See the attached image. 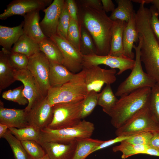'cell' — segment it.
Listing matches in <instances>:
<instances>
[{
	"instance_id": "1",
	"label": "cell",
	"mask_w": 159,
	"mask_h": 159,
	"mask_svg": "<svg viewBox=\"0 0 159 159\" xmlns=\"http://www.w3.org/2000/svg\"><path fill=\"white\" fill-rule=\"evenodd\" d=\"M76 2L79 24L85 28L91 35L96 48L97 55H108L110 49L114 21L103 10L85 6Z\"/></svg>"
},
{
	"instance_id": "2",
	"label": "cell",
	"mask_w": 159,
	"mask_h": 159,
	"mask_svg": "<svg viewBox=\"0 0 159 159\" xmlns=\"http://www.w3.org/2000/svg\"><path fill=\"white\" fill-rule=\"evenodd\" d=\"M151 88L146 87L120 97L109 115L111 123L116 129L122 126L135 115L149 106Z\"/></svg>"
},
{
	"instance_id": "3",
	"label": "cell",
	"mask_w": 159,
	"mask_h": 159,
	"mask_svg": "<svg viewBox=\"0 0 159 159\" xmlns=\"http://www.w3.org/2000/svg\"><path fill=\"white\" fill-rule=\"evenodd\" d=\"M136 29L140 44L141 61L146 72L159 85V43L149 21L140 23Z\"/></svg>"
},
{
	"instance_id": "4",
	"label": "cell",
	"mask_w": 159,
	"mask_h": 159,
	"mask_svg": "<svg viewBox=\"0 0 159 159\" xmlns=\"http://www.w3.org/2000/svg\"><path fill=\"white\" fill-rule=\"evenodd\" d=\"M88 94L85 72L82 69L69 81L62 86L50 88L47 94L48 101L52 106L55 104L84 100Z\"/></svg>"
},
{
	"instance_id": "5",
	"label": "cell",
	"mask_w": 159,
	"mask_h": 159,
	"mask_svg": "<svg viewBox=\"0 0 159 159\" xmlns=\"http://www.w3.org/2000/svg\"><path fill=\"white\" fill-rule=\"evenodd\" d=\"M95 130L94 124L85 120L74 126L59 129L48 127L41 130L40 143L54 142L68 143L81 138H90Z\"/></svg>"
},
{
	"instance_id": "6",
	"label": "cell",
	"mask_w": 159,
	"mask_h": 159,
	"mask_svg": "<svg viewBox=\"0 0 159 159\" xmlns=\"http://www.w3.org/2000/svg\"><path fill=\"white\" fill-rule=\"evenodd\" d=\"M135 52L134 66L129 76L117 88L115 95L122 97L127 95L138 89L146 87L152 88L156 84L155 80L143 69L140 59V44H134Z\"/></svg>"
},
{
	"instance_id": "7",
	"label": "cell",
	"mask_w": 159,
	"mask_h": 159,
	"mask_svg": "<svg viewBox=\"0 0 159 159\" xmlns=\"http://www.w3.org/2000/svg\"><path fill=\"white\" fill-rule=\"evenodd\" d=\"M84 100L55 105L53 107V116L48 127L59 129L72 127L82 121L81 112Z\"/></svg>"
},
{
	"instance_id": "8",
	"label": "cell",
	"mask_w": 159,
	"mask_h": 159,
	"mask_svg": "<svg viewBox=\"0 0 159 159\" xmlns=\"http://www.w3.org/2000/svg\"><path fill=\"white\" fill-rule=\"evenodd\" d=\"M159 130V124L149 106L140 110L122 126L117 129L115 134L117 136H131Z\"/></svg>"
},
{
	"instance_id": "9",
	"label": "cell",
	"mask_w": 159,
	"mask_h": 159,
	"mask_svg": "<svg viewBox=\"0 0 159 159\" xmlns=\"http://www.w3.org/2000/svg\"><path fill=\"white\" fill-rule=\"evenodd\" d=\"M57 45L62 54L63 65L72 73L77 74L82 70L83 67V55L68 41L57 35L49 37Z\"/></svg>"
},
{
	"instance_id": "10",
	"label": "cell",
	"mask_w": 159,
	"mask_h": 159,
	"mask_svg": "<svg viewBox=\"0 0 159 159\" xmlns=\"http://www.w3.org/2000/svg\"><path fill=\"white\" fill-rule=\"evenodd\" d=\"M82 69L88 93L92 91L98 93L105 84L111 85L116 80L114 69H105L96 66L84 67Z\"/></svg>"
},
{
	"instance_id": "11",
	"label": "cell",
	"mask_w": 159,
	"mask_h": 159,
	"mask_svg": "<svg viewBox=\"0 0 159 159\" xmlns=\"http://www.w3.org/2000/svg\"><path fill=\"white\" fill-rule=\"evenodd\" d=\"M26 112L29 125L40 131L48 127L53 118V107L49 103L47 96L35 102Z\"/></svg>"
},
{
	"instance_id": "12",
	"label": "cell",
	"mask_w": 159,
	"mask_h": 159,
	"mask_svg": "<svg viewBox=\"0 0 159 159\" xmlns=\"http://www.w3.org/2000/svg\"><path fill=\"white\" fill-rule=\"evenodd\" d=\"M50 67L49 61L41 51L29 58L27 69L34 76L45 96L50 88L49 82Z\"/></svg>"
},
{
	"instance_id": "13",
	"label": "cell",
	"mask_w": 159,
	"mask_h": 159,
	"mask_svg": "<svg viewBox=\"0 0 159 159\" xmlns=\"http://www.w3.org/2000/svg\"><path fill=\"white\" fill-rule=\"evenodd\" d=\"M83 67L104 64L108 66L111 69H118L119 71L117 74L118 75L126 70H132L135 62V60L125 56L116 57L95 54L83 55Z\"/></svg>"
},
{
	"instance_id": "14",
	"label": "cell",
	"mask_w": 159,
	"mask_h": 159,
	"mask_svg": "<svg viewBox=\"0 0 159 159\" xmlns=\"http://www.w3.org/2000/svg\"><path fill=\"white\" fill-rule=\"evenodd\" d=\"M15 78L16 81L21 82L24 85L23 94L29 102L24 109L26 111L35 102L45 97L34 76L28 69L16 70Z\"/></svg>"
},
{
	"instance_id": "15",
	"label": "cell",
	"mask_w": 159,
	"mask_h": 159,
	"mask_svg": "<svg viewBox=\"0 0 159 159\" xmlns=\"http://www.w3.org/2000/svg\"><path fill=\"white\" fill-rule=\"evenodd\" d=\"M52 0H14L6 6V8L0 14V19L5 20L14 15L24 16L35 11L43 10L52 2Z\"/></svg>"
},
{
	"instance_id": "16",
	"label": "cell",
	"mask_w": 159,
	"mask_h": 159,
	"mask_svg": "<svg viewBox=\"0 0 159 159\" xmlns=\"http://www.w3.org/2000/svg\"><path fill=\"white\" fill-rule=\"evenodd\" d=\"M64 0H54L43 10L45 15L40 22L41 29L47 37L56 34L59 19L64 4Z\"/></svg>"
},
{
	"instance_id": "17",
	"label": "cell",
	"mask_w": 159,
	"mask_h": 159,
	"mask_svg": "<svg viewBox=\"0 0 159 159\" xmlns=\"http://www.w3.org/2000/svg\"><path fill=\"white\" fill-rule=\"evenodd\" d=\"M0 123L9 127L20 128L29 125L26 113L24 109H19L5 108L0 101Z\"/></svg>"
},
{
	"instance_id": "18",
	"label": "cell",
	"mask_w": 159,
	"mask_h": 159,
	"mask_svg": "<svg viewBox=\"0 0 159 159\" xmlns=\"http://www.w3.org/2000/svg\"><path fill=\"white\" fill-rule=\"evenodd\" d=\"M50 159H72L75 152L76 140L68 143L46 142L40 144Z\"/></svg>"
},
{
	"instance_id": "19",
	"label": "cell",
	"mask_w": 159,
	"mask_h": 159,
	"mask_svg": "<svg viewBox=\"0 0 159 159\" xmlns=\"http://www.w3.org/2000/svg\"><path fill=\"white\" fill-rule=\"evenodd\" d=\"M23 16L24 34L38 44L47 37L40 26L39 11L29 12Z\"/></svg>"
},
{
	"instance_id": "20",
	"label": "cell",
	"mask_w": 159,
	"mask_h": 159,
	"mask_svg": "<svg viewBox=\"0 0 159 159\" xmlns=\"http://www.w3.org/2000/svg\"><path fill=\"white\" fill-rule=\"evenodd\" d=\"M9 51L2 48L0 51V93L16 81L15 70L8 59Z\"/></svg>"
},
{
	"instance_id": "21",
	"label": "cell",
	"mask_w": 159,
	"mask_h": 159,
	"mask_svg": "<svg viewBox=\"0 0 159 159\" xmlns=\"http://www.w3.org/2000/svg\"><path fill=\"white\" fill-rule=\"evenodd\" d=\"M135 14V13L132 16L127 23L124 32L123 38L124 55L132 59H133L135 57L134 53L132 52L134 44L137 43L139 41L136 27Z\"/></svg>"
},
{
	"instance_id": "22",
	"label": "cell",
	"mask_w": 159,
	"mask_h": 159,
	"mask_svg": "<svg viewBox=\"0 0 159 159\" xmlns=\"http://www.w3.org/2000/svg\"><path fill=\"white\" fill-rule=\"evenodd\" d=\"M127 23L121 20L114 21L113 27L110 49L108 55L120 57L125 56L123 38Z\"/></svg>"
},
{
	"instance_id": "23",
	"label": "cell",
	"mask_w": 159,
	"mask_h": 159,
	"mask_svg": "<svg viewBox=\"0 0 159 159\" xmlns=\"http://www.w3.org/2000/svg\"><path fill=\"white\" fill-rule=\"evenodd\" d=\"M49 82L50 88L60 87L70 80L75 74L63 65L50 62Z\"/></svg>"
},
{
	"instance_id": "24",
	"label": "cell",
	"mask_w": 159,
	"mask_h": 159,
	"mask_svg": "<svg viewBox=\"0 0 159 159\" xmlns=\"http://www.w3.org/2000/svg\"><path fill=\"white\" fill-rule=\"evenodd\" d=\"M24 21L19 25L9 27L0 25V45L7 50L10 51L11 47L24 34Z\"/></svg>"
},
{
	"instance_id": "25",
	"label": "cell",
	"mask_w": 159,
	"mask_h": 159,
	"mask_svg": "<svg viewBox=\"0 0 159 159\" xmlns=\"http://www.w3.org/2000/svg\"><path fill=\"white\" fill-rule=\"evenodd\" d=\"M40 51L39 44L25 34L20 37L11 52L24 54L29 58Z\"/></svg>"
},
{
	"instance_id": "26",
	"label": "cell",
	"mask_w": 159,
	"mask_h": 159,
	"mask_svg": "<svg viewBox=\"0 0 159 159\" xmlns=\"http://www.w3.org/2000/svg\"><path fill=\"white\" fill-rule=\"evenodd\" d=\"M39 44L40 51L50 62L63 65L64 59L60 51L50 38L47 37Z\"/></svg>"
},
{
	"instance_id": "27",
	"label": "cell",
	"mask_w": 159,
	"mask_h": 159,
	"mask_svg": "<svg viewBox=\"0 0 159 159\" xmlns=\"http://www.w3.org/2000/svg\"><path fill=\"white\" fill-rule=\"evenodd\" d=\"M76 141V148L72 159H85L95 147L104 142L90 138H79Z\"/></svg>"
},
{
	"instance_id": "28",
	"label": "cell",
	"mask_w": 159,
	"mask_h": 159,
	"mask_svg": "<svg viewBox=\"0 0 159 159\" xmlns=\"http://www.w3.org/2000/svg\"><path fill=\"white\" fill-rule=\"evenodd\" d=\"M117 7L112 12L110 18L113 21L121 20L127 23L135 13L131 0H116Z\"/></svg>"
},
{
	"instance_id": "29",
	"label": "cell",
	"mask_w": 159,
	"mask_h": 159,
	"mask_svg": "<svg viewBox=\"0 0 159 159\" xmlns=\"http://www.w3.org/2000/svg\"><path fill=\"white\" fill-rule=\"evenodd\" d=\"M118 100L110 85H106L101 92L99 93L97 105L102 107L104 112L109 115Z\"/></svg>"
},
{
	"instance_id": "30",
	"label": "cell",
	"mask_w": 159,
	"mask_h": 159,
	"mask_svg": "<svg viewBox=\"0 0 159 159\" xmlns=\"http://www.w3.org/2000/svg\"><path fill=\"white\" fill-rule=\"evenodd\" d=\"M8 129L21 141L33 140L40 143L41 131L32 126L29 125L20 128L10 127Z\"/></svg>"
},
{
	"instance_id": "31",
	"label": "cell",
	"mask_w": 159,
	"mask_h": 159,
	"mask_svg": "<svg viewBox=\"0 0 159 159\" xmlns=\"http://www.w3.org/2000/svg\"><path fill=\"white\" fill-rule=\"evenodd\" d=\"M120 144L113 147L114 152L120 151L122 153L121 158L125 159L133 155L138 154H144L148 146L135 145L127 142L126 140L121 142Z\"/></svg>"
},
{
	"instance_id": "32",
	"label": "cell",
	"mask_w": 159,
	"mask_h": 159,
	"mask_svg": "<svg viewBox=\"0 0 159 159\" xmlns=\"http://www.w3.org/2000/svg\"><path fill=\"white\" fill-rule=\"evenodd\" d=\"M79 26L80 52L83 55L97 54L96 48L91 35L85 28Z\"/></svg>"
},
{
	"instance_id": "33",
	"label": "cell",
	"mask_w": 159,
	"mask_h": 159,
	"mask_svg": "<svg viewBox=\"0 0 159 159\" xmlns=\"http://www.w3.org/2000/svg\"><path fill=\"white\" fill-rule=\"evenodd\" d=\"M2 138L9 144L14 159H30L21 142L12 135L9 129Z\"/></svg>"
},
{
	"instance_id": "34",
	"label": "cell",
	"mask_w": 159,
	"mask_h": 159,
	"mask_svg": "<svg viewBox=\"0 0 159 159\" xmlns=\"http://www.w3.org/2000/svg\"><path fill=\"white\" fill-rule=\"evenodd\" d=\"M21 142L30 159H42L46 154L41 145L35 141Z\"/></svg>"
},
{
	"instance_id": "35",
	"label": "cell",
	"mask_w": 159,
	"mask_h": 159,
	"mask_svg": "<svg viewBox=\"0 0 159 159\" xmlns=\"http://www.w3.org/2000/svg\"><path fill=\"white\" fill-rule=\"evenodd\" d=\"M70 20L71 17L65 2L59 19L56 34L67 40L68 31Z\"/></svg>"
},
{
	"instance_id": "36",
	"label": "cell",
	"mask_w": 159,
	"mask_h": 159,
	"mask_svg": "<svg viewBox=\"0 0 159 159\" xmlns=\"http://www.w3.org/2000/svg\"><path fill=\"white\" fill-rule=\"evenodd\" d=\"M99 93L92 91L88 93L83 102L81 118L84 119L90 115L97 105Z\"/></svg>"
},
{
	"instance_id": "37",
	"label": "cell",
	"mask_w": 159,
	"mask_h": 159,
	"mask_svg": "<svg viewBox=\"0 0 159 159\" xmlns=\"http://www.w3.org/2000/svg\"><path fill=\"white\" fill-rule=\"evenodd\" d=\"M24 86L21 85L13 90H10L3 92L2 97L9 101L17 103L20 105L28 104L27 99L23 94Z\"/></svg>"
},
{
	"instance_id": "38",
	"label": "cell",
	"mask_w": 159,
	"mask_h": 159,
	"mask_svg": "<svg viewBox=\"0 0 159 159\" xmlns=\"http://www.w3.org/2000/svg\"><path fill=\"white\" fill-rule=\"evenodd\" d=\"M8 59L10 64L15 70L27 69L29 58L26 55L21 53L9 51L8 54Z\"/></svg>"
},
{
	"instance_id": "39",
	"label": "cell",
	"mask_w": 159,
	"mask_h": 159,
	"mask_svg": "<svg viewBox=\"0 0 159 159\" xmlns=\"http://www.w3.org/2000/svg\"><path fill=\"white\" fill-rule=\"evenodd\" d=\"M67 40L76 49L80 52L79 24L71 18L68 31Z\"/></svg>"
},
{
	"instance_id": "40",
	"label": "cell",
	"mask_w": 159,
	"mask_h": 159,
	"mask_svg": "<svg viewBox=\"0 0 159 159\" xmlns=\"http://www.w3.org/2000/svg\"><path fill=\"white\" fill-rule=\"evenodd\" d=\"M149 107L159 124V85L157 84L151 88Z\"/></svg>"
},
{
	"instance_id": "41",
	"label": "cell",
	"mask_w": 159,
	"mask_h": 159,
	"mask_svg": "<svg viewBox=\"0 0 159 159\" xmlns=\"http://www.w3.org/2000/svg\"><path fill=\"white\" fill-rule=\"evenodd\" d=\"M153 136V132H144L134 135L130 138L126 140L134 145L148 146Z\"/></svg>"
},
{
	"instance_id": "42",
	"label": "cell",
	"mask_w": 159,
	"mask_h": 159,
	"mask_svg": "<svg viewBox=\"0 0 159 159\" xmlns=\"http://www.w3.org/2000/svg\"><path fill=\"white\" fill-rule=\"evenodd\" d=\"M151 12L150 24L151 28L159 43V19L158 14L152 6L150 9Z\"/></svg>"
},
{
	"instance_id": "43",
	"label": "cell",
	"mask_w": 159,
	"mask_h": 159,
	"mask_svg": "<svg viewBox=\"0 0 159 159\" xmlns=\"http://www.w3.org/2000/svg\"><path fill=\"white\" fill-rule=\"evenodd\" d=\"M133 135H134L117 136L114 139L104 141L103 143L95 147L92 151L91 154L96 151L107 148L117 143H120L123 141L132 138Z\"/></svg>"
},
{
	"instance_id": "44",
	"label": "cell",
	"mask_w": 159,
	"mask_h": 159,
	"mask_svg": "<svg viewBox=\"0 0 159 159\" xmlns=\"http://www.w3.org/2000/svg\"><path fill=\"white\" fill-rule=\"evenodd\" d=\"M65 2L71 18L79 23L77 7L75 0H66Z\"/></svg>"
},
{
	"instance_id": "45",
	"label": "cell",
	"mask_w": 159,
	"mask_h": 159,
	"mask_svg": "<svg viewBox=\"0 0 159 159\" xmlns=\"http://www.w3.org/2000/svg\"><path fill=\"white\" fill-rule=\"evenodd\" d=\"M76 2L83 6L92 8L103 10V6L100 0H78Z\"/></svg>"
},
{
	"instance_id": "46",
	"label": "cell",
	"mask_w": 159,
	"mask_h": 159,
	"mask_svg": "<svg viewBox=\"0 0 159 159\" xmlns=\"http://www.w3.org/2000/svg\"><path fill=\"white\" fill-rule=\"evenodd\" d=\"M153 132V136L148 146L159 150V130Z\"/></svg>"
},
{
	"instance_id": "47",
	"label": "cell",
	"mask_w": 159,
	"mask_h": 159,
	"mask_svg": "<svg viewBox=\"0 0 159 159\" xmlns=\"http://www.w3.org/2000/svg\"><path fill=\"white\" fill-rule=\"evenodd\" d=\"M103 10L105 12H112L115 9V5L111 0H101Z\"/></svg>"
},
{
	"instance_id": "48",
	"label": "cell",
	"mask_w": 159,
	"mask_h": 159,
	"mask_svg": "<svg viewBox=\"0 0 159 159\" xmlns=\"http://www.w3.org/2000/svg\"><path fill=\"white\" fill-rule=\"evenodd\" d=\"M144 154L159 157V150L149 146L145 150Z\"/></svg>"
},
{
	"instance_id": "49",
	"label": "cell",
	"mask_w": 159,
	"mask_h": 159,
	"mask_svg": "<svg viewBox=\"0 0 159 159\" xmlns=\"http://www.w3.org/2000/svg\"><path fill=\"white\" fill-rule=\"evenodd\" d=\"M8 129V127L7 126L0 123V138H2Z\"/></svg>"
},
{
	"instance_id": "50",
	"label": "cell",
	"mask_w": 159,
	"mask_h": 159,
	"mask_svg": "<svg viewBox=\"0 0 159 159\" xmlns=\"http://www.w3.org/2000/svg\"><path fill=\"white\" fill-rule=\"evenodd\" d=\"M153 4L157 12L159 15V0H150V3Z\"/></svg>"
},
{
	"instance_id": "51",
	"label": "cell",
	"mask_w": 159,
	"mask_h": 159,
	"mask_svg": "<svg viewBox=\"0 0 159 159\" xmlns=\"http://www.w3.org/2000/svg\"><path fill=\"white\" fill-rule=\"evenodd\" d=\"M42 159H50L49 157L47 154H46V155L42 158Z\"/></svg>"
}]
</instances>
